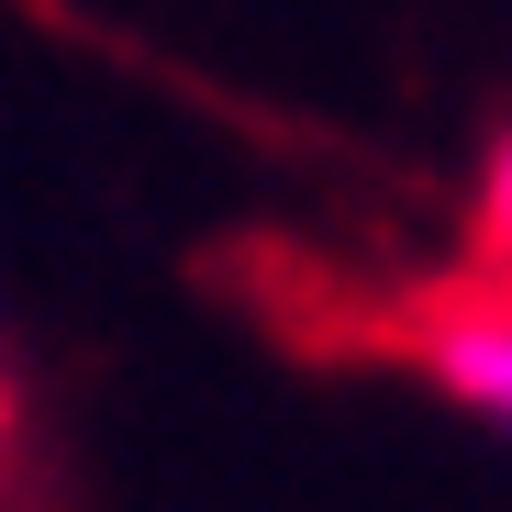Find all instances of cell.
<instances>
[{"label":"cell","mask_w":512,"mask_h":512,"mask_svg":"<svg viewBox=\"0 0 512 512\" xmlns=\"http://www.w3.org/2000/svg\"><path fill=\"white\" fill-rule=\"evenodd\" d=\"M401 357L423 368L446 412H468L479 435L512 446V290L501 279H468V290H435L412 323H401Z\"/></svg>","instance_id":"cell-1"},{"label":"cell","mask_w":512,"mask_h":512,"mask_svg":"<svg viewBox=\"0 0 512 512\" xmlns=\"http://www.w3.org/2000/svg\"><path fill=\"white\" fill-rule=\"evenodd\" d=\"M468 234H479V268L512 290V123L490 134V156H479V190H468Z\"/></svg>","instance_id":"cell-2"},{"label":"cell","mask_w":512,"mask_h":512,"mask_svg":"<svg viewBox=\"0 0 512 512\" xmlns=\"http://www.w3.org/2000/svg\"><path fill=\"white\" fill-rule=\"evenodd\" d=\"M12 457H23V379L0 357V490H12Z\"/></svg>","instance_id":"cell-3"}]
</instances>
